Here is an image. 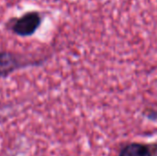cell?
Returning <instances> with one entry per match:
<instances>
[{"mask_svg": "<svg viewBox=\"0 0 157 156\" xmlns=\"http://www.w3.org/2000/svg\"><path fill=\"white\" fill-rule=\"evenodd\" d=\"M118 156H154L149 145L141 143H130L124 145Z\"/></svg>", "mask_w": 157, "mask_h": 156, "instance_id": "3", "label": "cell"}, {"mask_svg": "<svg viewBox=\"0 0 157 156\" xmlns=\"http://www.w3.org/2000/svg\"><path fill=\"white\" fill-rule=\"evenodd\" d=\"M30 64L33 63H30L29 60L25 59L20 55L0 51V79Z\"/></svg>", "mask_w": 157, "mask_h": 156, "instance_id": "2", "label": "cell"}, {"mask_svg": "<svg viewBox=\"0 0 157 156\" xmlns=\"http://www.w3.org/2000/svg\"><path fill=\"white\" fill-rule=\"evenodd\" d=\"M43 21V14L40 11H28L18 17H11L6 22V29L15 35L29 37L33 35Z\"/></svg>", "mask_w": 157, "mask_h": 156, "instance_id": "1", "label": "cell"}]
</instances>
